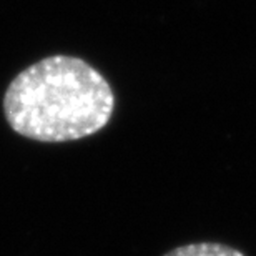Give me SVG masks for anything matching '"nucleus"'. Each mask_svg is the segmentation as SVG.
Listing matches in <instances>:
<instances>
[{"mask_svg":"<svg viewBox=\"0 0 256 256\" xmlns=\"http://www.w3.org/2000/svg\"><path fill=\"white\" fill-rule=\"evenodd\" d=\"M165 256H244L240 250L226 246L223 243H212V242H202V243H190L178 246L172 252H168Z\"/></svg>","mask_w":256,"mask_h":256,"instance_id":"obj_2","label":"nucleus"},{"mask_svg":"<svg viewBox=\"0 0 256 256\" xmlns=\"http://www.w3.org/2000/svg\"><path fill=\"white\" fill-rule=\"evenodd\" d=\"M115 96L85 60L54 55L22 70L4 96V114L18 135L45 143L80 140L112 118Z\"/></svg>","mask_w":256,"mask_h":256,"instance_id":"obj_1","label":"nucleus"}]
</instances>
